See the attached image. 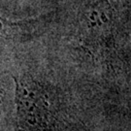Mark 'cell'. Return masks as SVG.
Returning <instances> with one entry per match:
<instances>
[{"mask_svg":"<svg viewBox=\"0 0 131 131\" xmlns=\"http://www.w3.org/2000/svg\"><path fill=\"white\" fill-rule=\"evenodd\" d=\"M30 21H12L0 17V44L11 39H17L21 35H25V28Z\"/></svg>","mask_w":131,"mask_h":131,"instance_id":"3957f363","label":"cell"},{"mask_svg":"<svg viewBox=\"0 0 131 131\" xmlns=\"http://www.w3.org/2000/svg\"><path fill=\"white\" fill-rule=\"evenodd\" d=\"M14 80L17 106L14 131H56V117L47 89L28 75Z\"/></svg>","mask_w":131,"mask_h":131,"instance_id":"6da1fadb","label":"cell"},{"mask_svg":"<svg viewBox=\"0 0 131 131\" xmlns=\"http://www.w3.org/2000/svg\"><path fill=\"white\" fill-rule=\"evenodd\" d=\"M2 102H3V98H2V91H0V115L2 112Z\"/></svg>","mask_w":131,"mask_h":131,"instance_id":"277c9868","label":"cell"},{"mask_svg":"<svg viewBox=\"0 0 131 131\" xmlns=\"http://www.w3.org/2000/svg\"><path fill=\"white\" fill-rule=\"evenodd\" d=\"M83 24L86 31L94 37L104 36L111 29L113 9L107 0H97L83 14Z\"/></svg>","mask_w":131,"mask_h":131,"instance_id":"7a4b0ae2","label":"cell"}]
</instances>
